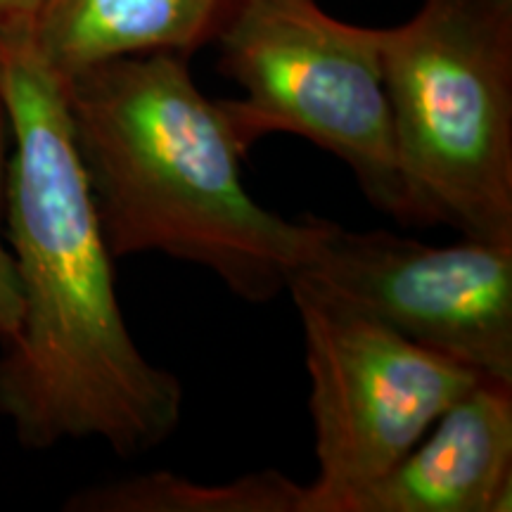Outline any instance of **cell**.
Returning a JSON list of instances; mask_svg holds the SVG:
<instances>
[{"label": "cell", "mask_w": 512, "mask_h": 512, "mask_svg": "<svg viewBox=\"0 0 512 512\" xmlns=\"http://www.w3.org/2000/svg\"><path fill=\"white\" fill-rule=\"evenodd\" d=\"M0 98L12 138L5 233L22 294L0 354V415L27 448L98 437L138 456L176 430L183 389L126 328L64 79L31 36L0 38Z\"/></svg>", "instance_id": "6da1fadb"}, {"label": "cell", "mask_w": 512, "mask_h": 512, "mask_svg": "<svg viewBox=\"0 0 512 512\" xmlns=\"http://www.w3.org/2000/svg\"><path fill=\"white\" fill-rule=\"evenodd\" d=\"M72 140L114 259L162 252L207 266L249 302L287 290L313 216L290 221L245 190L221 100L176 53L121 55L64 76Z\"/></svg>", "instance_id": "7a4b0ae2"}, {"label": "cell", "mask_w": 512, "mask_h": 512, "mask_svg": "<svg viewBox=\"0 0 512 512\" xmlns=\"http://www.w3.org/2000/svg\"><path fill=\"white\" fill-rule=\"evenodd\" d=\"M380 46L420 226L512 242V0H425Z\"/></svg>", "instance_id": "3957f363"}, {"label": "cell", "mask_w": 512, "mask_h": 512, "mask_svg": "<svg viewBox=\"0 0 512 512\" xmlns=\"http://www.w3.org/2000/svg\"><path fill=\"white\" fill-rule=\"evenodd\" d=\"M219 69L245 88L221 100L240 152L268 133H297L342 159L375 207L420 226L396 157L380 29L325 15L316 0H233Z\"/></svg>", "instance_id": "277c9868"}, {"label": "cell", "mask_w": 512, "mask_h": 512, "mask_svg": "<svg viewBox=\"0 0 512 512\" xmlns=\"http://www.w3.org/2000/svg\"><path fill=\"white\" fill-rule=\"evenodd\" d=\"M287 292L304 325L320 475L306 512L392 470L484 375L420 347L304 280Z\"/></svg>", "instance_id": "5b68a950"}, {"label": "cell", "mask_w": 512, "mask_h": 512, "mask_svg": "<svg viewBox=\"0 0 512 512\" xmlns=\"http://www.w3.org/2000/svg\"><path fill=\"white\" fill-rule=\"evenodd\" d=\"M294 278L420 347L512 384V242L465 238L434 247L313 216Z\"/></svg>", "instance_id": "8992f818"}, {"label": "cell", "mask_w": 512, "mask_h": 512, "mask_svg": "<svg viewBox=\"0 0 512 512\" xmlns=\"http://www.w3.org/2000/svg\"><path fill=\"white\" fill-rule=\"evenodd\" d=\"M512 384L484 377L382 477L328 512H510Z\"/></svg>", "instance_id": "52a82bcc"}, {"label": "cell", "mask_w": 512, "mask_h": 512, "mask_svg": "<svg viewBox=\"0 0 512 512\" xmlns=\"http://www.w3.org/2000/svg\"><path fill=\"white\" fill-rule=\"evenodd\" d=\"M233 0H48L31 43L57 74L121 55L195 53L219 34Z\"/></svg>", "instance_id": "ba28073f"}, {"label": "cell", "mask_w": 512, "mask_h": 512, "mask_svg": "<svg viewBox=\"0 0 512 512\" xmlns=\"http://www.w3.org/2000/svg\"><path fill=\"white\" fill-rule=\"evenodd\" d=\"M309 489L278 470L228 484H195L171 472H150L93 486L69 498L79 512H306Z\"/></svg>", "instance_id": "9c48e42d"}, {"label": "cell", "mask_w": 512, "mask_h": 512, "mask_svg": "<svg viewBox=\"0 0 512 512\" xmlns=\"http://www.w3.org/2000/svg\"><path fill=\"white\" fill-rule=\"evenodd\" d=\"M10 121L0 98V344L17 332L19 313H22V294H19L17 266L12 252L5 247V178H8L10 159Z\"/></svg>", "instance_id": "30bf717a"}, {"label": "cell", "mask_w": 512, "mask_h": 512, "mask_svg": "<svg viewBox=\"0 0 512 512\" xmlns=\"http://www.w3.org/2000/svg\"><path fill=\"white\" fill-rule=\"evenodd\" d=\"M48 0H0V38H29Z\"/></svg>", "instance_id": "8fae6325"}]
</instances>
